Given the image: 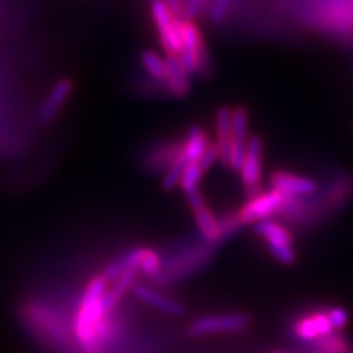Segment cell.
Segmentation results:
<instances>
[{
  "mask_svg": "<svg viewBox=\"0 0 353 353\" xmlns=\"http://www.w3.org/2000/svg\"><path fill=\"white\" fill-rule=\"evenodd\" d=\"M219 159V153H218V149H216V145H209L208 149L205 150L203 157L201 158V161H199V165H201V168L206 172L208 170H211L214 167V163Z\"/></svg>",
  "mask_w": 353,
  "mask_h": 353,
  "instance_id": "obj_26",
  "label": "cell"
},
{
  "mask_svg": "<svg viewBox=\"0 0 353 353\" xmlns=\"http://www.w3.org/2000/svg\"><path fill=\"white\" fill-rule=\"evenodd\" d=\"M185 165H187V161H185V158L183 157V153H181V157L176 159L163 174V179H162V189L163 190L170 192V190L174 189L176 184H180L181 174L184 171Z\"/></svg>",
  "mask_w": 353,
  "mask_h": 353,
  "instance_id": "obj_22",
  "label": "cell"
},
{
  "mask_svg": "<svg viewBox=\"0 0 353 353\" xmlns=\"http://www.w3.org/2000/svg\"><path fill=\"white\" fill-rule=\"evenodd\" d=\"M183 141L181 140H165L153 145L143 158V165L150 172H162L168 170L171 165L181 157Z\"/></svg>",
  "mask_w": 353,
  "mask_h": 353,
  "instance_id": "obj_11",
  "label": "cell"
},
{
  "mask_svg": "<svg viewBox=\"0 0 353 353\" xmlns=\"http://www.w3.org/2000/svg\"><path fill=\"white\" fill-rule=\"evenodd\" d=\"M250 315L245 312H231L219 315H206L194 319L189 325L192 337H202L211 334H234L245 331L250 325Z\"/></svg>",
  "mask_w": 353,
  "mask_h": 353,
  "instance_id": "obj_5",
  "label": "cell"
},
{
  "mask_svg": "<svg viewBox=\"0 0 353 353\" xmlns=\"http://www.w3.org/2000/svg\"><path fill=\"white\" fill-rule=\"evenodd\" d=\"M248 128H249V114L246 108L237 106L231 114V149L228 158V168L239 171L246 157L248 148Z\"/></svg>",
  "mask_w": 353,
  "mask_h": 353,
  "instance_id": "obj_8",
  "label": "cell"
},
{
  "mask_svg": "<svg viewBox=\"0 0 353 353\" xmlns=\"http://www.w3.org/2000/svg\"><path fill=\"white\" fill-rule=\"evenodd\" d=\"M255 233L267 243L275 261L283 265H293L296 262L294 237L284 225L271 219H263L255 224Z\"/></svg>",
  "mask_w": 353,
  "mask_h": 353,
  "instance_id": "obj_4",
  "label": "cell"
},
{
  "mask_svg": "<svg viewBox=\"0 0 353 353\" xmlns=\"http://www.w3.org/2000/svg\"><path fill=\"white\" fill-rule=\"evenodd\" d=\"M167 90L175 97L190 94V74L185 71L180 57H167Z\"/></svg>",
  "mask_w": 353,
  "mask_h": 353,
  "instance_id": "obj_16",
  "label": "cell"
},
{
  "mask_svg": "<svg viewBox=\"0 0 353 353\" xmlns=\"http://www.w3.org/2000/svg\"><path fill=\"white\" fill-rule=\"evenodd\" d=\"M231 110L228 106H221L216 110L215 128H216V149L219 153V161L228 167L230 149H231Z\"/></svg>",
  "mask_w": 353,
  "mask_h": 353,
  "instance_id": "obj_17",
  "label": "cell"
},
{
  "mask_svg": "<svg viewBox=\"0 0 353 353\" xmlns=\"http://www.w3.org/2000/svg\"><path fill=\"white\" fill-rule=\"evenodd\" d=\"M203 174L205 171L201 168L199 162H189L185 165L180 179V187L185 196L199 190V184H201Z\"/></svg>",
  "mask_w": 353,
  "mask_h": 353,
  "instance_id": "obj_21",
  "label": "cell"
},
{
  "mask_svg": "<svg viewBox=\"0 0 353 353\" xmlns=\"http://www.w3.org/2000/svg\"><path fill=\"white\" fill-rule=\"evenodd\" d=\"M218 221H219V228H221V239H223V241L233 237L241 227L237 212H227L221 218H218Z\"/></svg>",
  "mask_w": 353,
  "mask_h": 353,
  "instance_id": "obj_23",
  "label": "cell"
},
{
  "mask_svg": "<svg viewBox=\"0 0 353 353\" xmlns=\"http://www.w3.org/2000/svg\"><path fill=\"white\" fill-rule=\"evenodd\" d=\"M180 36L183 43L180 59L185 71L190 75H208L211 71V61L201 30L193 21L184 19L180 21Z\"/></svg>",
  "mask_w": 353,
  "mask_h": 353,
  "instance_id": "obj_3",
  "label": "cell"
},
{
  "mask_svg": "<svg viewBox=\"0 0 353 353\" xmlns=\"http://www.w3.org/2000/svg\"><path fill=\"white\" fill-rule=\"evenodd\" d=\"M285 197L287 194L274 189L270 192H258L256 194H252L249 201L237 211L241 225L256 224L259 221L270 219L271 215L279 214L285 202Z\"/></svg>",
  "mask_w": 353,
  "mask_h": 353,
  "instance_id": "obj_7",
  "label": "cell"
},
{
  "mask_svg": "<svg viewBox=\"0 0 353 353\" xmlns=\"http://www.w3.org/2000/svg\"><path fill=\"white\" fill-rule=\"evenodd\" d=\"M327 315H328V319H330V324L331 327H333L334 331H340L343 330L349 321V315L346 312L345 307L341 306H333L330 307L327 311Z\"/></svg>",
  "mask_w": 353,
  "mask_h": 353,
  "instance_id": "obj_24",
  "label": "cell"
},
{
  "mask_svg": "<svg viewBox=\"0 0 353 353\" xmlns=\"http://www.w3.org/2000/svg\"><path fill=\"white\" fill-rule=\"evenodd\" d=\"M270 184L274 190H277L287 196H296V197H306L316 193L318 184L303 175L292 174L287 171H275L272 172Z\"/></svg>",
  "mask_w": 353,
  "mask_h": 353,
  "instance_id": "obj_12",
  "label": "cell"
},
{
  "mask_svg": "<svg viewBox=\"0 0 353 353\" xmlns=\"http://www.w3.org/2000/svg\"><path fill=\"white\" fill-rule=\"evenodd\" d=\"M74 90V81L71 79H61L50 88L48 97L40 108L39 118L43 124H49L58 117L59 110L68 101Z\"/></svg>",
  "mask_w": 353,
  "mask_h": 353,
  "instance_id": "obj_14",
  "label": "cell"
},
{
  "mask_svg": "<svg viewBox=\"0 0 353 353\" xmlns=\"http://www.w3.org/2000/svg\"><path fill=\"white\" fill-rule=\"evenodd\" d=\"M140 61L143 68L146 70L152 80H157L158 83L165 84L167 83V61L157 52L153 50H145L140 54ZM167 85V84H165Z\"/></svg>",
  "mask_w": 353,
  "mask_h": 353,
  "instance_id": "obj_20",
  "label": "cell"
},
{
  "mask_svg": "<svg viewBox=\"0 0 353 353\" xmlns=\"http://www.w3.org/2000/svg\"><path fill=\"white\" fill-rule=\"evenodd\" d=\"M333 327L330 324V319L327 312L315 311L309 312L299 319H296L293 325V333L296 339H299L305 343H311V341L316 340L318 337L333 333Z\"/></svg>",
  "mask_w": 353,
  "mask_h": 353,
  "instance_id": "obj_13",
  "label": "cell"
},
{
  "mask_svg": "<svg viewBox=\"0 0 353 353\" xmlns=\"http://www.w3.org/2000/svg\"><path fill=\"white\" fill-rule=\"evenodd\" d=\"M187 202H189V206L193 212L197 228H199V231H201L203 240L216 243V245H219V246L223 245L219 221L214 215L212 209L208 206L202 193L197 190L194 193L187 194Z\"/></svg>",
  "mask_w": 353,
  "mask_h": 353,
  "instance_id": "obj_9",
  "label": "cell"
},
{
  "mask_svg": "<svg viewBox=\"0 0 353 353\" xmlns=\"http://www.w3.org/2000/svg\"><path fill=\"white\" fill-rule=\"evenodd\" d=\"M239 171L243 187H245L250 194H256L259 192L262 175V140L259 136L249 137L246 157Z\"/></svg>",
  "mask_w": 353,
  "mask_h": 353,
  "instance_id": "obj_10",
  "label": "cell"
},
{
  "mask_svg": "<svg viewBox=\"0 0 353 353\" xmlns=\"http://www.w3.org/2000/svg\"><path fill=\"white\" fill-rule=\"evenodd\" d=\"M219 248L216 243L203 240L202 243H192L189 246L176 250L168 261L162 263V268L158 275L152 280L158 284H175L185 279L192 277L193 274L203 270L211 262L215 250Z\"/></svg>",
  "mask_w": 353,
  "mask_h": 353,
  "instance_id": "obj_2",
  "label": "cell"
},
{
  "mask_svg": "<svg viewBox=\"0 0 353 353\" xmlns=\"http://www.w3.org/2000/svg\"><path fill=\"white\" fill-rule=\"evenodd\" d=\"M309 345V353H353L352 341L337 331L318 337Z\"/></svg>",
  "mask_w": 353,
  "mask_h": 353,
  "instance_id": "obj_19",
  "label": "cell"
},
{
  "mask_svg": "<svg viewBox=\"0 0 353 353\" xmlns=\"http://www.w3.org/2000/svg\"><path fill=\"white\" fill-rule=\"evenodd\" d=\"M132 294H134L139 301L145 302L146 305L158 309V311L171 315V316H181L185 312V307L179 301L171 299V297L159 293L158 290L152 289V287L136 283L132 285Z\"/></svg>",
  "mask_w": 353,
  "mask_h": 353,
  "instance_id": "obj_15",
  "label": "cell"
},
{
  "mask_svg": "<svg viewBox=\"0 0 353 353\" xmlns=\"http://www.w3.org/2000/svg\"><path fill=\"white\" fill-rule=\"evenodd\" d=\"M202 10V0H189V3L183 6V15L185 19H192Z\"/></svg>",
  "mask_w": 353,
  "mask_h": 353,
  "instance_id": "obj_27",
  "label": "cell"
},
{
  "mask_svg": "<svg viewBox=\"0 0 353 353\" xmlns=\"http://www.w3.org/2000/svg\"><path fill=\"white\" fill-rule=\"evenodd\" d=\"M209 145H211V141H209L206 131L201 125H192L187 130L185 139L183 140V157L187 163L201 161Z\"/></svg>",
  "mask_w": 353,
  "mask_h": 353,
  "instance_id": "obj_18",
  "label": "cell"
},
{
  "mask_svg": "<svg viewBox=\"0 0 353 353\" xmlns=\"http://www.w3.org/2000/svg\"><path fill=\"white\" fill-rule=\"evenodd\" d=\"M231 0H214L212 8H211V19L216 24L223 22L228 14Z\"/></svg>",
  "mask_w": 353,
  "mask_h": 353,
  "instance_id": "obj_25",
  "label": "cell"
},
{
  "mask_svg": "<svg viewBox=\"0 0 353 353\" xmlns=\"http://www.w3.org/2000/svg\"><path fill=\"white\" fill-rule=\"evenodd\" d=\"M271 353H287V352H283V350H272Z\"/></svg>",
  "mask_w": 353,
  "mask_h": 353,
  "instance_id": "obj_29",
  "label": "cell"
},
{
  "mask_svg": "<svg viewBox=\"0 0 353 353\" xmlns=\"http://www.w3.org/2000/svg\"><path fill=\"white\" fill-rule=\"evenodd\" d=\"M109 281L102 274L96 275L87 284L83 299L75 315L74 333L87 353H97L99 345L106 336L108 315L102 311V297Z\"/></svg>",
  "mask_w": 353,
  "mask_h": 353,
  "instance_id": "obj_1",
  "label": "cell"
},
{
  "mask_svg": "<svg viewBox=\"0 0 353 353\" xmlns=\"http://www.w3.org/2000/svg\"><path fill=\"white\" fill-rule=\"evenodd\" d=\"M152 17L158 30L162 48L168 57H180L183 43L180 36V19L172 14L163 0H152Z\"/></svg>",
  "mask_w": 353,
  "mask_h": 353,
  "instance_id": "obj_6",
  "label": "cell"
},
{
  "mask_svg": "<svg viewBox=\"0 0 353 353\" xmlns=\"http://www.w3.org/2000/svg\"><path fill=\"white\" fill-rule=\"evenodd\" d=\"M163 2L167 3V6L172 10L174 15H176V17L183 15V3H181V0H163Z\"/></svg>",
  "mask_w": 353,
  "mask_h": 353,
  "instance_id": "obj_28",
  "label": "cell"
}]
</instances>
